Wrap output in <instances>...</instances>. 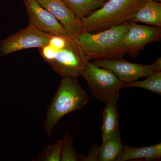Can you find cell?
Wrapping results in <instances>:
<instances>
[{
  "label": "cell",
  "instance_id": "2e32d148",
  "mask_svg": "<svg viewBox=\"0 0 161 161\" xmlns=\"http://www.w3.org/2000/svg\"><path fill=\"white\" fill-rule=\"evenodd\" d=\"M125 87L140 88L161 95V70H158L147 76L145 80L126 83Z\"/></svg>",
  "mask_w": 161,
  "mask_h": 161
},
{
  "label": "cell",
  "instance_id": "9c48e42d",
  "mask_svg": "<svg viewBox=\"0 0 161 161\" xmlns=\"http://www.w3.org/2000/svg\"><path fill=\"white\" fill-rule=\"evenodd\" d=\"M161 38V27L143 26L131 21L125 36L124 43L127 54L135 58L146 45L158 42Z\"/></svg>",
  "mask_w": 161,
  "mask_h": 161
},
{
  "label": "cell",
  "instance_id": "ac0fdd59",
  "mask_svg": "<svg viewBox=\"0 0 161 161\" xmlns=\"http://www.w3.org/2000/svg\"><path fill=\"white\" fill-rule=\"evenodd\" d=\"M62 150H61V161H80V155L74 147V142L69 134H65L62 140Z\"/></svg>",
  "mask_w": 161,
  "mask_h": 161
},
{
  "label": "cell",
  "instance_id": "ffe728a7",
  "mask_svg": "<svg viewBox=\"0 0 161 161\" xmlns=\"http://www.w3.org/2000/svg\"><path fill=\"white\" fill-rule=\"evenodd\" d=\"M68 37L53 36L51 38L48 44L57 50L64 46L66 44L67 39Z\"/></svg>",
  "mask_w": 161,
  "mask_h": 161
},
{
  "label": "cell",
  "instance_id": "3957f363",
  "mask_svg": "<svg viewBox=\"0 0 161 161\" xmlns=\"http://www.w3.org/2000/svg\"><path fill=\"white\" fill-rule=\"evenodd\" d=\"M145 2V0H108L100 9L80 20V32H98L131 21Z\"/></svg>",
  "mask_w": 161,
  "mask_h": 161
},
{
  "label": "cell",
  "instance_id": "5bb4252c",
  "mask_svg": "<svg viewBox=\"0 0 161 161\" xmlns=\"http://www.w3.org/2000/svg\"><path fill=\"white\" fill-rule=\"evenodd\" d=\"M79 20L100 9L108 0H62Z\"/></svg>",
  "mask_w": 161,
  "mask_h": 161
},
{
  "label": "cell",
  "instance_id": "ba28073f",
  "mask_svg": "<svg viewBox=\"0 0 161 161\" xmlns=\"http://www.w3.org/2000/svg\"><path fill=\"white\" fill-rule=\"evenodd\" d=\"M23 1L26 6L29 23L41 31L53 36L65 38L70 36L53 15L42 7L37 0Z\"/></svg>",
  "mask_w": 161,
  "mask_h": 161
},
{
  "label": "cell",
  "instance_id": "5b68a950",
  "mask_svg": "<svg viewBox=\"0 0 161 161\" xmlns=\"http://www.w3.org/2000/svg\"><path fill=\"white\" fill-rule=\"evenodd\" d=\"M89 61L75 37L69 36L64 46L56 50L53 58L47 64L61 77L78 78Z\"/></svg>",
  "mask_w": 161,
  "mask_h": 161
},
{
  "label": "cell",
  "instance_id": "7402d4cb",
  "mask_svg": "<svg viewBox=\"0 0 161 161\" xmlns=\"http://www.w3.org/2000/svg\"><path fill=\"white\" fill-rule=\"evenodd\" d=\"M153 1H156V2H161V0H153Z\"/></svg>",
  "mask_w": 161,
  "mask_h": 161
},
{
  "label": "cell",
  "instance_id": "6da1fadb",
  "mask_svg": "<svg viewBox=\"0 0 161 161\" xmlns=\"http://www.w3.org/2000/svg\"><path fill=\"white\" fill-rule=\"evenodd\" d=\"M130 24L128 21L96 33L80 32L75 37L89 60L123 59L127 54L124 39Z\"/></svg>",
  "mask_w": 161,
  "mask_h": 161
},
{
  "label": "cell",
  "instance_id": "30bf717a",
  "mask_svg": "<svg viewBox=\"0 0 161 161\" xmlns=\"http://www.w3.org/2000/svg\"><path fill=\"white\" fill-rule=\"evenodd\" d=\"M40 5L51 13L68 33L75 36L81 31L80 20L75 17L62 0H37Z\"/></svg>",
  "mask_w": 161,
  "mask_h": 161
},
{
  "label": "cell",
  "instance_id": "7a4b0ae2",
  "mask_svg": "<svg viewBox=\"0 0 161 161\" xmlns=\"http://www.w3.org/2000/svg\"><path fill=\"white\" fill-rule=\"evenodd\" d=\"M61 77L58 89L47 108L43 129L48 136L64 115L82 109L88 101L89 95L80 86L77 78Z\"/></svg>",
  "mask_w": 161,
  "mask_h": 161
},
{
  "label": "cell",
  "instance_id": "7c38bea8",
  "mask_svg": "<svg viewBox=\"0 0 161 161\" xmlns=\"http://www.w3.org/2000/svg\"><path fill=\"white\" fill-rule=\"evenodd\" d=\"M161 158V144L142 147L124 146L122 152L116 161H125L144 158L146 161L158 159Z\"/></svg>",
  "mask_w": 161,
  "mask_h": 161
},
{
  "label": "cell",
  "instance_id": "8fae6325",
  "mask_svg": "<svg viewBox=\"0 0 161 161\" xmlns=\"http://www.w3.org/2000/svg\"><path fill=\"white\" fill-rule=\"evenodd\" d=\"M131 21L161 27V2L145 0Z\"/></svg>",
  "mask_w": 161,
  "mask_h": 161
},
{
  "label": "cell",
  "instance_id": "9a60e30c",
  "mask_svg": "<svg viewBox=\"0 0 161 161\" xmlns=\"http://www.w3.org/2000/svg\"><path fill=\"white\" fill-rule=\"evenodd\" d=\"M120 132H116L99 147L98 161H116L123 150Z\"/></svg>",
  "mask_w": 161,
  "mask_h": 161
},
{
  "label": "cell",
  "instance_id": "277c9868",
  "mask_svg": "<svg viewBox=\"0 0 161 161\" xmlns=\"http://www.w3.org/2000/svg\"><path fill=\"white\" fill-rule=\"evenodd\" d=\"M81 76L86 80L93 97L106 103L118 100L119 91L125 86V83L111 70L97 66L90 61Z\"/></svg>",
  "mask_w": 161,
  "mask_h": 161
},
{
  "label": "cell",
  "instance_id": "52a82bcc",
  "mask_svg": "<svg viewBox=\"0 0 161 161\" xmlns=\"http://www.w3.org/2000/svg\"><path fill=\"white\" fill-rule=\"evenodd\" d=\"M92 62L97 66L111 70L121 81L125 84L136 81L139 78L147 77L154 72L161 70V57L150 65L132 63L123 59L97 60Z\"/></svg>",
  "mask_w": 161,
  "mask_h": 161
},
{
  "label": "cell",
  "instance_id": "44dd1931",
  "mask_svg": "<svg viewBox=\"0 0 161 161\" xmlns=\"http://www.w3.org/2000/svg\"><path fill=\"white\" fill-rule=\"evenodd\" d=\"M99 147L95 145L90 150L87 156H80V161H98Z\"/></svg>",
  "mask_w": 161,
  "mask_h": 161
},
{
  "label": "cell",
  "instance_id": "4fadbf2b",
  "mask_svg": "<svg viewBox=\"0 0 161 161\" xmlns=\"http://www.w3.org/2000/svg\"><path fill=\"white\" fill-rule=\"evenodd\" d=\"M117 101H112L106 104L103 111V122L100 127L102 142H106L119 131V128Z\"/></svg>",
  "mask_w": 161,
  "mask_h": 161
},
{
  "label": "cell",
  "instance_id": "8992f818",
  "mask_svg": "<svg viewBox=\"0 0 161 161\" xmlns=\"http://www.w3.org/2000/svg\"><path fill=\"white\" fill-rule=\"evenodd\" d=\"M53 36L29 23L25 28L1 41L0 58L22 50L39 49L48 44Z\"/></svg>",
  "mask_w": 161,
  "mask_h": 161
},
{
  "label": "cell",
  "instance_id": "d6986e66",
  "mask_svg": "<svg viewBox=\"0 0 161 161\" xmlns=\"http://www.w3.org/2000/svg\"><path fill=\"white\" fill-rule=\"evenodd\" d=\"M40 55L47 63H48L54 57L56 50L49 44L39 48Z\"/></svg>",
  "mask_w": 161,
  "mask_h": 161
},
{
  "label": "cell",
  "instance_id": "e0dca14e",
  "mask_svg": "<svg viewBox=\"0 0 161 161\" xmlns=\"http://www.w3.org/2000/svg\"><path fill=\"white\" fill-rule=\"evenodd\" d=\"M62 139L44 147L42 153L33 160L36 161H60L62 150Z\"/></svg>",
  "mask_w": 161,
  "mask_h": 161
}]
</instances>
